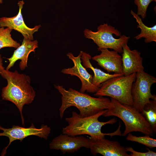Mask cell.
Instances as JSON below:
<instances>
[{
    "label": "cell",
    "mask_w": 156,
    "mask_h": 156,
    "mask_svg": "<svg viewBox=\"0 0 156 156\" xmlns=\"http://www.w3.org/2000/svg\"><path fill=\"white\" fill-rule=\"evenodd\" d=\"M91 58L92 57L89 54L83 52L81 57L82 64L86 68H90L93 71L94 75L92 83L95 86L99 88L101 83L106 80L113 77L124 75L123 73L110 74L94 68L90 62Z\"/></svg>",
    "instance_id": "2e32d148"
},
{
    "label": "cell",
    "mask_w": 156,
    "mask_h": 156,
    "mask_svg": "<svg viewBox=\"0 0 156 156\" xmlns=\"http://www.w3.org/2000/svg\"><path fill=\"white\" fill-rule=\"evenodd\" d=\"M107 111V109H104L94 115L86 117H81L76 112L73 111L72 116L65 118L68 125L62 128V133L73 136L88 135L92 140L105 138V135L111 137L115 135L122 136L121 123L117 129L114 132L107 133L102 132L101 128L103 126L107 124H113L117 122L115 118L105 122L99 121V118Z\"/></svg>",
    "instance_id": "7a4b0ae2"
},
{
    "label": "cell",
    "mask_w": 156,
    "mask_h": 156,
    "mask_svg": "<svg viewBox=\"0 0 156 156\" xmlns=\"http://www.w3.org/2000/svg\"><path fill=\"white\" fill-rule=\"evenodd\" d=\"M136 73L111 78L102 83L94 96H108L122 104L133 105L131 89Z\"/></svg>",
    "instance_id": "5b68a950"
},
{
    "label": "cell",
    "mask_w": 156,
    "mask_h": 156,
    "mask_svg": "<svg viewBox=\"0 0 156 156\" xmlns=\"http://www.w3.org/2000/svg\"><path fill=\"white\" fill-rule=\"evenodd\" d=\"M83 52L80 51L77 57L75 56L71 53H67V56L73 61L74 66L72 67L64 68L62 70L61 72L64 74L75 76L80 79L81 86L79 92L84 93L86 91L88 92L95 93L99 88L92 84L93 76L88 72L81 64V57Z\"/></svg>",
    "instance_id": "9c48e42d"
},
{
    "label": "cell",
    "mask_w": 156,
    "mask_h": 156,
    "mask_svg": "<svg viewBox=\"0 0 156 156\" xmlns=\"http://www.w3.org/2000/svg\"><path fill=\"white\" fill-rule=\"evenodd\" d=\"M0 28H1V27H0Z\"/></svg>",
    "instance_id": "d4e9b609"
},
{
    "label": "cell",
    "mask_w": 156,
    "mask_h": 156,
    "mask_svg": "<svg viewBox=\"0 0 156 156\" xmlns=\"http://www.w3.org/2000/svg\"><path fill=\"white\" fill-rule=\"evenodd\" d=\"M142 115L148 122L154 134L156 133V101L150 100L144 106Z\"/></svg>",
    "instance_id": "ac0fdd59"
},
{
    "label": "cell",
    "mask_w": 156,
    "mask_h": 156,
    "mask_svg": "<svg viewBox=\"0 0 156 156\" xmlns=\"http://www.w3.org/2000/svg\"><path fill=\"white\" fill-rule=\"evenodd\" d=\"M156 82V78L144 70L136 73L135 79L131 89L133 106L141 112L150 99L156 101V96L151 92L152 85Z\"/></svg>",
    "instance_id": "52a82bcc"
},
{
    "label": "cell",
    "mask_w": 156,
    "mask_h": 156,
    "mask_svg": "<svg viewBox=\"0 0 156 156\" xmlns=\"http://www.w3.org/2000/svg\"><path fill=\"white\" fill-rule=\"evenodd\" d=\"M89 148L94 155L100 154L104 156H131L127 153L126 147L119 142L110 140L105 138L91 140Z\"/></svg>",
    "instance_id": "7c38bea8"
},
{
    "label": "cell",
    "mask_w": 156,
    "mask_h": 156,
    "mask_svg": "<svg viewBox=\"0 0 156 156\" xmlns=\"http://www.w3.org/2000/svg\"><path fill=\"white\" fill-rule=\"evenodd\" d=\"M98 55L92 57L91 59L97 62L98 65L108 72L115 74L122 73V56L114 51L106 49L100 50Z\"/></svg>",
    "instance_id": "4fadbf2b"
},
{
    "label": "cell",
    "mask_w": 156,
    "mask_h": 156,
    "mask_svg": "<svg viewBox=\"0 0 156 156\" xmlns=\"http://www.w3.org/2000/svg\"><path fill=\"white\" fill-rule=\"evenodd\" d=\"M61 95V105L59 114L62 118L65 111L71 106L76 107L79 111V115L86 117L94 115L109 107L111 101L103 96L97 98L78 91L72 88L66 89L63 86L54 85Z\"/></svg>",
    "instance_id": "6da1fadb"
},
{
    "label": "cell",
    "mask_w": 156,
    "mask_h": 156,
    "mask_svg": "<svg viewBox=\"0 0 156 156\" xmlns=\"http://www.w3.org/2000/svg\"><path fill=\"white\" fill-rule=\"evenodd\" d=\"M83 34L86 38L93 40L97 46L98 51L110 49L122 53V46L127 44L130 39V37L125 35L121 36L120 31L107 23L100 25L96 31L86 29Z\"/></svg>",
    "instance_id": "8992f818"
},
{
    "label": "cell",
    "mask_w": 156,
    "mask_h": 156,
    "mask_svg": "<svg viewBox=\"0 0 156 156\" xmlns=\"http://www.w3.org/2000/svg\"><path fill=\"white\" fill-rule=\"evenodd\" d=\"M110 101L109 108L103 116L104 117L116 116L123 121L125 128L122 136H125L133 132H139L150 136L153 135L148 122L141 112L132 105L122 104L111 98Z\"/></svg>",
    "instance_id": "277c9868"
},
{
    "label": "cell",
    "mask_w": 156,
    "mask_h": 156,
    "mask_svg": "<svg viewBox=\"0 0 156 156\" xmlns=\"http://www.w3.org/2000/svg\"><path fill=\"white\" fill-rule=\"evenodd\" d=\"M0 130L2 131V132H0V136L8 137L9 140V144L3 149L1 154V156H4L6 154L7 149L14 140H19L22 142L25 138L31 135L37 136L47 140L51 130L47 125H42L40 128H37L32 123L28 128L13 125L11 128H5L0 125Z\"/></svg>",
    "instance_id": "ba28073f"
},
{
    "label": "cell",
    "mask_w": 156,
    "mask_h": 156,
    "mask_svg": "<svg viewBox=\"0 0 156 156\" xmlns=\"http://www.w3.org/2000/svg\"><path fill=\"white\" fill-rule=\"evenodd\" d=\"M131 14L136 20L138 23L137 28L141 30L140 33L135 37L136 40H139L142 38H145L144 41L146 43L152 42H156V25L151 27L146 26L143 22L141 18L132 10Z\"/></svg>",
    "instance_id": "e0dca14e"
},
{
    "label": "cell",
    "mask_w": 156,
    "mask_h": 156,
    "mask_svg": "<svg viewBox=\"0 0 156 156\" xmlns=\"http://www.w3.org/2000/svg\"><path fill=\"white\" fill-rule=\"evenodd\" d=\"M122 73L125 76L144 70L143 58L141 53L136 49L131 50L127 44L122 46Z\"/></svg>",
    "instance_id": "5bb4252c"
},
{
    "label": "cell",
    "mask_w": 156,
    "mask_h": 156,
    "mask_svg": "<svg viewBox=\"0 0 156 156\" xmlns=\"http://www.w3.org/2000/svg\"><path fill=\"white\" fill-rule=\"evenodd\" d=\"M38 47V42L24 38L21 45L14 51L12 56L7 58L9 62L5 70H8L13 66L16 62L21 60L19 67L21 70H23L27 66L28 56L31 52H35V49Z\"/></svg>",
    "instance_id": "9a60e30c"
},
{
    "label": "cell",
    "mask_w": 156,
    "mask_h": 156,
    "mask_svg": "<svg viewBox=\"0 0 156 156\" xmlns=\"http://www.w3.org/2000/svg\"><path fill=\"white\" fill-rule=\"evenodd\" d=\"M91 140L82 136H73L61 134L53 139L49 145L51 149L60 150L64 154L73 153L81 147L89 148Z\"/></svg>",
    "instance_id": "30bf717a"
},
{
    "label": "cell",
    "mask_w": 156,
    "mask_h": 156,
    "mask_svg": "<svg viewBox=\"0 0 156 156\" xmlns=\"http://www.w3.org/2000/svg\"><path fill=\"white\" fill-rule=\"evenodd\" d=\"M3 0H0V4H1L3 3Z\"/></svg>",
    "instance_id": "cb8c5ba5"
},
{
    "label": "cell",
    "mask_w": 156,
    "mask_h": 156,
    "mask_svg": "<svg viewBox=\"0 0 156 156\" xmlns=\"http://www.w3.org/2000/svg\"><path fill=\"white\" fill-rule=\"evenodd\" d=\"M12 29L8 27H1L0 28V49L6 47L17 48L20 44L13 39L11 32Z\"/></svg>",
    "instance_id": "d6986e66"
},
{
    "label": "cell",
    "mask_w": 156,
    "mask_h": 156,
    "mask_svg": "<svg viewBox=\"0 0 156 156\" xmlns=\"http://www.w3.org/2000/svg\"><path fill=\"white\" fill-rule=\"evenodd\" d=\"M6 70L3 66V59L1 55L0 54V74L3 77L5 73Z\"/></svg>",
    "instance_id": "603a6c76"
},
{
    "label": "cell",
    "mask_w": 156,
    "mask_h": 156,
    "mask_svg": "<svg viewBox=\"0 0 156 156\" xmlns=\"http://www.w3.org/2000/svg\"><path fill=\"white\" fill-rule=\"evenodd\" d=\"M126 139L129 141L137 142L150 148L156 147V140L151 138L149 135H145L144 136H137L130 133L128 134Z\"/></svg>",
    "instance_id": "ffe728a7"
},
{
    "label": "cell",
    "mask_w": 156,
    "mask_h": 156,
    "mask_svg": "<svg viewBox=\"0 0 156 156\" xmlns=\"http://www.w3.org/2000/svg\"><path fill=\"white\" fill-rule=\"evenodd\" d=\"M156 0H134L135 4L137 6L138 9L137 14L140 15L143 19L146 16V12L148 7L149 4Z\"/></svg>",
    "instance_id": "44dd1931"
},
{
    "label": "cell",
    "mask_w": 156,
    "mask_h": 156,
    "mask_svg": "<svg viewBox=\"0 0 156 156\" xmlns=\"http://www.w3.org/2000/svg\"><path fill=\"white\" fill-rule=\"evenodd\" d=\"M24 4L23 0L18 1L17 5L19 7L18 12L16 16L12 17L0 18V27H6L14 29L20 33L24 38L33 40L34 34L38 31L41 25H39L31 28L26 25L22 14V10Z\"/></svg>",
    "instance_id": "8fae6325"
},
{
    "label": "cell",
    "mask_w": 156,
    "mask_h": 156,
    "mask_svg": "<svg viewBox=\"0 0 156 156\" xmlns=\"http://www.w3.org/2000/svg\"><path fill=\"white\" fill-rule=\"evenodd\" d=\"M3 78L6 79L7 84L2 89V99L16 105L20 113L22 124L24 126L23 107L25 104L31 103L36 96L35 91L30 84V77L16 70L12 72L8 70H6Z\"/></svg>",
    "instance_id": "3957f363"
},
{
    "label": "cell",
    "mask_w": 156,
    "mask_h": 156,
    "mask_svg": "<svg viewBox=\"0 0 156 156\" xmlns=\"http://www.w3.org/2000/svg\"><path fill=\"white\" fill-rule=\"evenodd\" d=\"M127 152H130L131 153L130 154L131 156H155L156 153L151 151L148 148L146 149L148 150L147 152H141L135 150L131 147H126Z\"/></svg>",
    "instance_id": "7402d4cb"
}]
</instances>
